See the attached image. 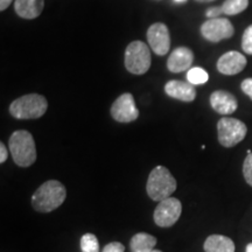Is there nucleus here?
Wrapping results in <instances>:
<instances>
[{
    "instance_id": "obj_1",
    "label": "nucleus",
    "mask_w": 252,
    "mask_h": 252,
    "mask_svg": "<svg viewBox=\"0 0 252 252\" xmlns=\"http://www.w3.org/2000/svg\"><path fill=\"white\" fill-rule=\"evenodd\" d=\"M67 197V190L61 182L49 180L36 189L32 196V206L39 213H50L61 206Z\"/></svg>"
},
{
    "instance_id": "obj_2",
    "label": "nucleus",
    "mask_w": 252,
    "mask_h": 252,
    "mask_svg": "<svg viewBox=\"0 0 252 252\" xmlns=\"http://www.w3.org/2000/svg\"><path fill=\"white\" fill-rule=\"evenodd\" d=\"M9 152L13 158V161L18 166L30 167L36 160L35 141L33 135L26 130H18L12 133L8 140Z\"/></svg>"
},
{
    "instance_id": "obj_3",
    "label": "nucleus",
    "mask_w": 252,
    "mask_h": 252,
    "mask_svg": "<svg viewBox=\"0 0 252 252\" xmlns=\"http://www.w3.org/2000/svg\"><path fill=\"white\" fill-rule=\"evenodd\" d=\"M146 190L153 201L161 202L171 197V195L176 190V180L166 167L157 166L150 173Z\"/></svg>"
},
{
    "instance_id": "obj_4",
    "label": "nucleus",
    "mask_w": 252,
    "mask_h": 252,
    "mask_svg": "<svg viewBox=\"0 0 252 252\" xmlns=\"http://www.w3.org/2000/svg\"><path fill=\"white\" fill-rule=\"evenodd\" d=\"M48 109L46 97L39 94H28L13 100L9 105V113L17 119H37Z\"/></svg>"
},
{
    "instance_id": "obj_5",
    "label": "nucleus",
    "mask_w": 252,
    "mask_h": 252,
    "mask_svg": "<svg viewBox=\"0 0 252 252\" xmlns=\"http://www.w3.org/2000/svg\"><path fill=\"white\" fill-rule=\"evenodd\" d=\"M151 52L143 41H133L126 47L125 67L131 74L143 75L151 67Z\"/></svg>"
},
{
    "instance_id": "obj_6",
    "label": "nucleus",
    "mask_w": 252,
    "mask_h": 252,
    "mask_svg": "<svg viewBox=\"0 0 252 252\" xmlns=\"http://www.w3.org/2000/svg\"><path fill=\"white\" fill-rule=\"evenodd\" d=\"M248 127L242 121L224 117L217 123L219 141L224 147H234L241 143L247 135Z\"/></svg>"
},
{
    "instance_id": "obj_7",
    "label": "nucleus",
    "mask_w": 252,
    "mask_h": 252,
    "mask_svg": "<svg viewBox=\"0 0 252 252\" xmlns=\"http://www.w3.org/2000/svg\"><path fill=\"white\" fill-rule=\"evenodd\" d=\"M182 204L178 198L168 197L158 204L153 214L154 223L160 228H169L180 219Z\"/></svg>"
},
{
    "instance_id": "obj_8",
    "label": "nucleus",
    "mask_w": 252,
    "mask_h": 252,
    "mask_svg": "<svg viewBox=\"0 0 252 252\" xmlns=\"http://www.w3.org/2000/svg\"><path fill=\"white\" fill-rule=\"evenodd\" d=\"M235 33V28L230 20L225 18L208 19L201 26V34L207 41L220 42L230 39Z\"/></svg>"
},
{
    "instance_id": "obj_9",
    "label": "nucleus",
    "mask_w": 252,
    "mask_h": 252,
    "mask_svg": "<svg viewBox=\"0 0 252 252\" xmlns=\"http://www.w3.org/2000/svg\"><path fill=\"white\" fill-rule=\"evenodd\" d=\"M110 112L112 118L119 123H131L139 117L133 96L128 93L123 94L113 102Z\"/></svg>"
},
{
    "instance_id": "obj_10",
    "label": "nucleus",
    "mask_w": 252,
    "mask_h": 252,
    "mask_svg": "<svg viewBox=\"0 0 252 252\" xmlns=\"http://www.w3.org/2000/svg\"><path fill=\"white\" fill-rule=\"evenodd\" d=\"M147 41L151 49L157 55H166L171 48V35L166 25L161 23L153 24L147 31Z\"/></svg>"
},
{
    "instance_id": "obj_11",
    "label": "nucleus",
    "mask_w": 252,
    "mask_h": 252,
    "mask_svg": "<svg viewBox=\"0 0 252 252\" xmlns=\"http://www.w3.org/2000/svg\"><path fill=\"white\" fill-rule=\"evenodd\" d=\"M247 67V59L239 52H228L223 54L217 61V70L220 74L232 76V75L239 74Z\"/></svg>"
},
{
    "instance_id": "obj_12",
    "label": "nucleus",
    "mask_w": 252,
    "mask_h": 252,
    "mask_svg": "<svg viewBox=\"0 0 252 252\" xmlns=\"http://www.w3.org/2000/svg\"><path fill=\"white\" fill-rule=\"evenodd\" d=\"M194 61V54L191 49L187 47H179L173 50V53L169 55L167 60V68L171 72L178 74L188 70L191 67Z\"/></svg>"
},
{
    "instance_id": "obj_13",
    "label": "nucleus",
    "mask_w": 252,
    "mask_h": 252,
    "mask_svg": "<svg viewBox=\"0 0 252 252\" xmlns=\"http://www.w3.org/2000/svg\"><path fill=\"white\" fill-rule=\"evenodd\" d=\"M210 105L220 115H231L237 110L238 104L232 94L224 90H217L210 96Z\"/></svg>"
},
{
    "instance_id": "obj_14",
    "label": "nucleus",
    "mask_w": 252,
    "mask_h": 252,
    "mask_svg": "<svg viewBox=\"0 0 252 252\" xmlns=\"http://www.w3.org/2000/svg\"><path fill=\"white\" fill-rule=\"evenodd\" d=\"M165 93L172 98L189 103L193 102L196 97V90L191 83H186L184 81L173 80L167 82L165 86Z\"/></svg>"
},
{
    "instance_id": "obj_15",
    "label": "nucleus",
    "mask_w": 252,
    "mask_h": 252,
    "mask_svg": "<svg viewBox=\"0 0 252 252\" xmlns=\"http://www.w3.org/2000/svg\"><path fill=\"white\" fill-rule=\"evenodd\" d=\"M45 0H15L14 8L17 14L24 19H35L42 13Z\"/></svg>"
},
{
    "instance_id": "obj_16",
    "label": "nucleus",
    "mask_w": 252,
    "mask_h": 252,
    "mask_svg": "<svg viewBox=\"0 0 252 252\" xmlns=\"http://www.w3.org/2000/svg\"><path fill=\"white\" fill-rule=\"evenodd\" d=\"M206 252H235V243L232 239L223 235H212L203 244Z\"/></svg>"
},
{
    "instance_id": "obj_17",
    "label": "nucleus",
    "mask_w": 252,
    "mask_h": 252,
    "mask_svg": "<svg viewBox=\"0 0 252 252\" xmlns=\"http://www.w3.org/2000/svg\"><path fill=\"white\" fill-rule=\"evenodd\" d=\"M156 244L157 238L154 236L146 234V232H139L131 238V252H151L154 250Z\"/></svg>"
},
{
    "instance_id": "obj_18",
    "label": "nucleus",
    "mask_w": 252,
    "mask_h": 252,
    "mask_svg": "<svg viewBox=\"0 0 252 252\" xmlns=\"http://www.w3.org/2000/svg\"><path fill=\"white\" fill-rule=\"evenodd\" d=\"M249 6V0H225L222 7L223 14L236 15L244 12Z\"/></svg>"
},
{
    "instance_id": "obj_19",
    "label": "nucleus",
    "mask_w": 252,
    "mask_h": 252,
    "mask_svg": "<svg viewBox=\"0 0 252 252\" xmlns=\"http://www.w3.org/2000/svg\"><path fill=\"white\" fill-rule=\"evenodd\" d=\"M187 80L189 83L193 86H201V84H206L209 80V75L204 69L200 67H195L189 69L187 72Z\"/></svg>"
},
{
    "instance_id": "obj_20",
    "label": "nucleus",
    "mask_w": 252,
    "mask_h": 252,
    "mask_svg": "<svg viewBox=\"0 0 252 252\" xmlns=\"http://www.w3.org/2000/svg\"><path fill=\"white\" fill-rule=\"evenodd\" d=\"M80 244L82 252H99L98 239L94 234H84Z\"/></svg>"
},
{
    "instance_id": "obj_21",
    "label": "nucleus",
    "mask_w": 252,
    "mask_h": 252,
    "mask_svg": "<svg viewBox=\"0 0 252 252\" xmlns=\"http://www.w3.org/2000/svg\"><path fill=\"white\" fill-rule=\"evenodd\" d=\"M242 48L248 55H252V25L247 27L242 36Z\"/></svg>"
},
{
    "instance_id": "obj_22",
    "label": "nucleus",
    "mask_w": 252,
    "mask_h": 252,
    "mask_svg": "<svg viewBox=\"0 0 252 252\" xmlns=\"http://www.w3.org/2000/svg\"><path fill=\"white\" fill-rule=\"evenodd\" d=\"M243 174L245 181L252 187V152L245 158L243 163Z\"/></svg>"
},
{
    "instance_id": "obj_23",
    "label": "nucleus",
    "mask_w": 252,
    "mask_h": 252,
    "mask_svg": "<svg viewBox=\"0 0 252 252\" xmlns=\"http://www.w3.org/2000/svg\"><path fill=\"white\" fill-rule=\"evenodd\" d=\"M102 252H125V247L121 242H111L105 245Z\"/></svg>"
},
{
    "instance_id": "obj_24",
    "label": "nucleus",
    "mask_w": 252,
    "mask_h": 252,
    "mask_svg": "<svg viewBox=\"0 0 252 252\" xmlns=\"http://www.w3.org/2000/svg\"><path fill=\"white\" fill-rule=\"evenodd\" d=\"M241 89L247 96L250 97V99H252V78H247L242 82Z\"/></svg>"
},
{
    "instance_id": "obj_25",
    "label": "nucleus",
    "mask_w": 252,
    "mask_h": 252,
    "mask_svg": "<svg viewBox=\"0 0 252 252\" xmlns=\"http://www.w3.org/2000/svg\"><path fill=\"white\" fill-rule=\"evenodd\" d=\"M220 14H223L222 7H210L208 11L206 12V15L209 19H214V18H219Z\"/></svg>"
},
{
    "instance_id": "obj_26",
    "label": "nucleus",
    "mask_w": 252,
    "mask_h": 252,
    "mask_svg": "<svg viewBox=\"0 0 252 252\" xmlns=\"http://www.w3.org/2000/svg\"><path fill=\"white\" fill-rule=\"evenodd\" d=\"M8 152L7 149L5 147L4 143H0V163H4L7 160Z\"/></svg>"
},
{
    "instance_id": "obj_27",
    "label": "nucleus",
    "mask_w": 252,
    "mask_h": 252,
    "mask_svg": "<svg viewBox=\"0 0 252 252\" xmlns=\"http://www.w3.org/2000/svg\"><path fill=\"white\" fill-rule=\"evenodd\" d=\"M13 0H0V11H5L6 8H8V6L12 4Z\"/></svg>"
},
{
    "instance_id": "obj_28",
    "label": "nucleus",
    "mask_w": 252,
    "mask_h": 252,
    "mask_svg": "<svg viewBox=\"0 0 252 252\" xmlns=\"http://www.w3.org/2000/svg\"><path fill=\"white\" fill-rule=\"evenodd\" d=\"M247 252H252V243L248 244V247H247Z\"/></svg>"
},
{
    "instance_id": "obj_29",
    "label": "nucleus",
    "mask_w": 252,
    "mask_h": 252,
    "mask_svg": "<svg viewBox=\"0 0 252 252\" xmlns=\"http://www.w3.org/2000/svg\"><path fill=\"white\" fill-rule=\"evenodd\" d=\"M198 2H210V1H214V0H196Z\"/></svg>"
},
{
    "instance_id": "obj_30",
    "label": "nucleus",
    "mask_w": 252,
    "mask_h": 252,
    "mask_svg": "<svg viewBox=\"0 0 252 252\" xmlns=\"http://www.w3.org/2000/svg\"><path fill=\"white\" fill-rule=\"evenodd\" d=\"M174 1H175V2H185L186 0H174Z\"/></svg>"
},
{
    "instance_id": "obj_31",
    "label": "nucleus",
    "mask_w": 252,
    "mask_h": 252,
    "mask_svg": "<svg viewBox=\"0 0 252 252\" xmlns=\"http://www.w3.org/2000/svg\"><path fill=\"white\" fill-rule=\"evenodd\" d=\"M151 252H161V251H159V250H152Z\"/></svg>"
}]
</instances>
